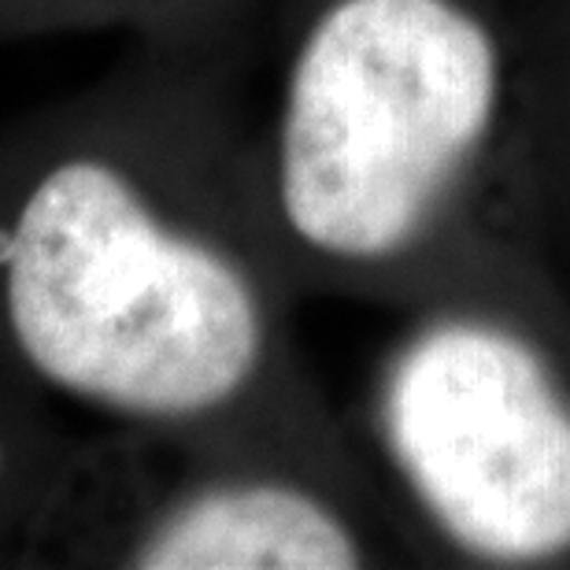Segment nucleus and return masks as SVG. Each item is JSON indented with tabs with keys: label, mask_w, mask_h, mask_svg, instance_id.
Segmentation results:
<instances>
[{
	"label": "nucleus",
	"mask_w": 570,
	"mask_h": 570,
	"mask_svg": "<svg viewBox=\"0 0 570 570\" xmlns=\"http://www.w3.org/2000/svg\"><path fill=\"white\" fill-rule=\"evenodd\" d=\"M522 197L544 267L570 296V0H515Z\"/></svg>",
	"instance_id": "nucleus-5"
},
{
	"label": "nucleus",
	"mask_w": 570,
	"mask_h": 570,
	"mask_svg": "<svg viewBox=\"0 0 570 570\" xmlns=\"http://www.w3.org/2000/svg\"><path fill=\"white\" fill-rule=\"evenodd\" d=\"M264 197L296 264L379 307L530 230L515 0H307Z\"/></svg>",
	"instance_id": "nucleus-1"
},
{
	"label": "nucleus",
	"mask_w": 570,
	"mask_h": 570,
	"mask_svg": "<svg viewBox=\"0 0 570 570\" xmlns=\"http://www.w3.org/2000/svg\"><path fill=\"white\" fill-rule=\"evenodd\" d=\"M4 307L45 382L148 426L242 412L278 352L271 293L242 248L94 156L52 167L22 200Z\"/></svg>",
	"instance_id": "nucleus-3"
},
{
	"label": "nucleus",
	"mask_w": 570,
	"mask_h": 570,
	"mask_svg": "<svg viewBox=\"0 0 570 570\" xmlns=\"http://www.w3.org/2000/svg\"><path fill=\"white\" fill-rule=\"evenodd\" d=\"M141 570L412 567L363 478L234 471L181 489L138 530Z\"/></svg>",
	"instance_id": "nucleus-4"
},
{
	"label": "nucleus",
	"mask_w": 570,
	"mask_h": 570,
	"mask_svg": "<svg viewBox=\"0 0 570 570\" xmlns=\"http://www.w3.org/2000/svg\"><path fill=\"white\" fill-rule=\"evenodd\" d=\"M382 312L348 444L407 563L570 570V296L530 230Z\"/></svg>",
	"instance_id": "nucleus-2"
}]
</instances>
